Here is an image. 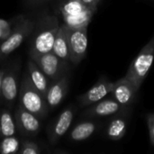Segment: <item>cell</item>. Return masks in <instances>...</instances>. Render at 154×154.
Returning <instances> with one entry per match:
<instances>
[{
    "label": "cell",
    "mask_w": 154,
    "mask_h": 154,
    "mask_svg": "<svg viewBox=\"0 0 154 154\" xmlns=\"http://www.w3.org/2000/svg\"><path fill=\"white\" fill-rule=\"evenodd\" d=\"M85 5H90V6H97V5L100 3L101 0H81Z\"/></svg>",
    "instance_id": "cb8c5ba5"
},
{
    "label": "cell",
    "mask_w": 154,
    "mask_h": 154,
    "mask_svg": "<svg viewBox=\"0 0 154 154\" xmlns=\"http://www.w3.org/2000/svg\"><path fill=\"white\" fill-rule=\"evenodd\" d=\"M19 152L22 154H40L42 152L38 144L30 141H23L22 146L19 150Z\"/></svg>",
    "instance_id": "44dd1931"
},
{
    "label": "cell",
    "mask_w": 154,
    "mask_h": 154,
    "mask_svg": "<svg viewBox=\"0 0 154 154\" xmlns=\"http://www.w3.org/2000/svg\"><path fill=\"white\" fill-rule=\"evenodd\" d=\"M16 129L23 136H35L41 130V121L34 114L19 105L14 113Z\"/></svg>",
    "instance_id": "9c48e42d"
},
{
    "label": "cell",
    "mask_w": 154,
    "mask_h": 154,
    "mask_svg": "<svg viewBox=\"0 0 154 154\" xmlns=\"http://www.w3.org/2000/svg\"><path fill=\"white\" fill-rule=\"evenodd\" d=\"M27 69H28V76L30 78L31 82L45 97L49 88L46 75L42 72V70L40 69L37 63L31 58L27 62Z\"/></svg>",
    "instance_id": "e0dca14e"
},
{
    "label": "cell",
    "mask_w": 154,
    "mask_h": 154,
    "mask_svg": "<svg viewBox=\"0 0 154 154\" xmlns=\"http://www.w3.org/2000/svg\"><path fill=\"white\" fill-rule=\"evenodd\" d=\"M60 24L56 16L47 15L40 19L31 42L29 56L34 59L52 51L54 41Z\"/></svg>",
    "instance_id": "6da1fadb"
},
{
    "label": "cell",
    "mask_w": 154,
    "mask_h": 154,
    "mask_svg": "<svg viewBox=\"0 0 154 154\" xmlns=\"http://www.w3.org/2000/svg\"><path fill=\"white\" fill-rule=\"evenodd\" d=\"M124 107L116 102L112 97L104 98L89 106L84 111L82 116L88 119H97L104 117H111L120 112Z\"/></svg>",
    "instance_id": "8fae6325"
},
{
    "label": "cell",
    "mask_w": 154,
    "mask_h": 154,
    "mask_svg": "<svg viewBox=\"0 0 154 154\" xmlns=\"http://www.w3.org/2000/svg\"><path fill=\"white\" fill-rule=\"evenodd\" d=\"M100 124L96 119H88L79 123L69 133V139L72 142H82L91 137L98 129Z\"/></svg>",
    "instance_id": "2e32d148"
},
{
    "label": "cell",
    "mask_w": 154,
    "mask_h": 154,
    "mask_svg": "<svg viewBox=\"0 0 154 154\" xmlns=\"http://www.w3.org/2000/svg\"><path fill=\"white\" fill-rule=\"evenodd\" d=\"M48 1H51V0H48Z\"/></svg>",
    "instance_id": "4316f807"
},
{
    "label": "cell",
    "mask_w": 154,
    "mask_h": 154,
    "mask_svg": "<svg viewBox=\"0 0 154 154\" xmlns=\"http://www.w3.org/2000/svg\"><path fill=\"white\" fill-rule=\"evenodd\" d=\"M45 0H28V2H30L31 4H33V5H36V4H42L43 3Z\"/></svg>",
    "instance_id": "484cf974"
},
{
    "label": "cell",
    "mask_w": 154,
    "mask_h": 154,
    "mask_svg": "<svg viewBox=\"0 0 154 154\" xmlns=\"http://www.w3.org/2000/svg\"><path fill=\"white\" fill-rule=\"evenodd\" d=\"M69 61L78 65L86 56L88 49V27L69 28L67 26Z\"/></svg>",
    "instance_id": "52a82bcc"
},
{
    "label": "cell",
    "mask_w": 154,
    "mask_h": 154,
    "mask_svg": "<svg viewBox=\"0 0 154 154\" xmlns=\"http://www.w3.org/2000/svg\"><path fill=\"white\" fill-rule=\"evenodd\" d=\"M3 75H4V69H0V96H1V88H2Z\"/></svg>",
    "instance_id": "d4e9b609"
},
{
    "label": "cell",
    "mask_w": 154,
    "mask_h": 154,
    "mask_svg": "<svg viewBox=\"0 0 154 154\" xmlns=\"http://www.w3.org/2000/svg\"><path fill=\"white\" fill-rule=\"evenodd\" d=\"M116 86V82L108 81L105 79L98 80L86 93L78 97L79 104L81 107H88L111 94Z\"/></svg>",
    "instance_id": "30bf717a"
},
{
    "label": "cell",
    "mask_w": 154,
    "mask_h": 154,
    "mask_svg": "<svg viewBox=\"0 0 154 154\" xmlns=\"http://www.w3.org/2000/svg\"><path fill=\"white\" fill-rule=\"evenodd\" d=\"M51 51L62 60L67 62L69 61V40H68L67 25L65 23L60 24L59 28Z\"/></svg>",
    "instance_id": "ac0fdd59"
},
{
    "label": "cell",
    "mask_w": 154,
    "mask_h": 154,
    "mask_svg": "<svg viewBox=\"0 0 154 154\" xmlns=\"http://www.w3.org/2000/svg\"><path fill=\"white\" fill-rule=\"evenodd\" d=\"M97 6L85 5L81 0H66L60 6L64 23L69 28L88 27Z\"/></svg>",
    "instance_id": "3957f363"
},
{
    "label": "cell",
    "mask_w": 154,
    "mask_h": 154,
    "mask_svg": "<svg viewBox=\"0 0 154 154\" xmlns=\"http://www.w3.org/2000/svg\"><path fill=\"white\" fill-rule=\"evenodd\" d=\"M19 150H20V143L19 140L14 135L4 137L2 142L0 143V153H15L19 152Z\"/></svg>",
    "instance_id": "ffe728a7"
},
{
    "label": "cell",
    "mask_w": 154,
    "mask_h": 154,
    "mask_svg": "<svg viewBox=\"0 0 154 154\" xmlns=\"http://www.w3.org/2000/svg\"><path fill=\"white\" fill-rule=\"evenodd\" d=\"M137 92L138 89L134 85L124 77L118 81H116V86L111 92L110 97H112L123 107H128L132 106L134 102Z\"/></svg>",
    "instance_id": "4fadbf2b"
},
{
    "label": "cell",
    "mask_w": 154,
    "mask_h": 154,
    "mask_svg": "<svg viewBox=\"0 0 154 154\" xmlns=\"http://www.w3.org/2000/svg\"><path fill=\"white\" fill-rule=\"evenodd\" d=\"M75 113L76 110L72 106H69L62 111L54 121L49 132V140L52 145L56 144L68 132L72 124Z\"/></svg>",
    "instance_id": "5bb4252c"
},
{
    "label": "cell",
    "mask_w": 154,
    "mask_h": 154,
    "mask_svg": "<svg viewBox=\"0 0 154 154\" xmlns=\"http://www.w3.org/2000/svg\"><path fill=\"white\" fill-rule=\"evenodd\" d=\"M20 105L27 111L34 114L40 119H43L48 112L49 106L45 97L32 85L28 74H24L19 88Z\"/></svg>",
    "instance_id": "7a4b0ae2"
},
{
    "label": "cell",
    "mask_w": 154,
    "mask_h": 154,
    "mask_svg": "<svg viewBox=\"0 0 154 154\" xmlns=\"http://www.w3.org/2000/svg\"><path fill=\"white\" fill-rule=\"evenodd\" d=\"M34 27L35 24L32 21L23 18L14 30H12L10 35L0 42V60L6 59L14 51H15L26 37L33 32Z\"/></svg>",
    "instance_id": "5b68a950"
},
{
    "label": "cell",
    "mask_w": 154,
    "mask_h": 154,
    "mask_svg": "<svg viewBox=\"0 0 154 154\" xmlns=\"http://www.w3.org/2000/svg\"><path fill=\"white\" fill-rule=\"evenodd\" d=\"M12 29L10 23L4 19H0V40L2 41L7 38L10 35Z\"/></svg>",
    "instance_id": "7402d4cb"
},
{
    "label": "cell",
    "mask_w": 154,
    "mask_h": 154,
    "mask_svg": "<svg viewBox=\"0 0 154 154\" xmlns=\"http://www.w3.org/2000/svg\"><path fill=\"white\" fill-rule=\"evenodd\" d=\"M154 60V35L141 50L137 57L131 63L125 78L139 90L146 79Z\"/></svg>",
    "instance_id": "277c9868"
},
{
    "label": "cell",
    "mask_w": 154,
    "mask_h": 154,
    "mask_svg": "<svg viewBox=\"0 0 154 154\" xmlns=\"http://www.w3.org/2000/svg\"><path fill=\"white\" fill-rule=\"evenodd\" d=\"M147 124L149 128L150 142L152 145H154V113L147 115Z\"/></svg>",
    "instance_id": "603a6c76"
},
{
    "label": "cell",
    "mask_w": 154,
    "mask_h": 154,
    "mask_svg": "<svg viewBox=\"0 0 154 154\" xmlns=\"http://www.w3.org/2000/svg\"><path fill=\"white\" fill-rule=\"evenodd\" d=\"M69 89V79L64 75L60 79L53 81L48 88L45 98L50 109L57 107L65 98Z\"/></svg>",
    "instance_id": "9a60e30c"
},
{
    "label": "cell",
    "mask_w": 154,
    "mask_h": 154,
    "mask_svg": "<svg viewBox=\"0 0 154 154\" xmlns=\"http://www.w3.org/2000/svg\"><path fill=\"white\" fill-rule=\"evenodd\" d=\"M130 114L131 106H128L124 107L120 112L111 116L106 130V134L109 140L119 141L125 135Z\"/></svg>",
    "instance_id": "7c38bea8"
},
{
    "label": "cell",
    "mask_w": 154,
    "mask_h": 154,
    "mask_svg": "<svg viewBox=\"0 0 154 154\" xmlns=\"http://www.w3.org/2000/svg\"><path fill=\"white\" fill-rule=\"evenodd\" d=\"M20 65L18 60L13 61L7 68L4 69V75L1 88V97L5 105L12 108L15 104L19 94L18 88V75Z\"/></svg>",
    "instance_id": "8992f818"
},
{
    "label": "cell",
    "mask_w": 154,
    "mask_h": 154,
    "mask_svg": "<svg viewBox=\"0 0 154 154\" xmlns=\"http://www.w3.org/2000/svg\"><path fill=\"white\" fill-rule=\"evenodd\" d=\"M15 121L8 109L0 111V138L13 136L16 133Z\"/></svg>",
    "instance_id": "d6986e66"
},
{
    "label": "cell",
    "mask_w": 154,
    "mask_h": 154,
    "mask_svg": "<svg viewBox=\"0 0 154 154\" xmlns=\"http://www.w3.org/2000/svg\"><path fill=\"white\" fill-rule=\"evenodd\" d=\"M47 78L55 81L65 75L68 62L60 59L52 51L42 54L32 59Z\"/></svg>",
    "instance_id": "ba28073f"
}]
</instances>
